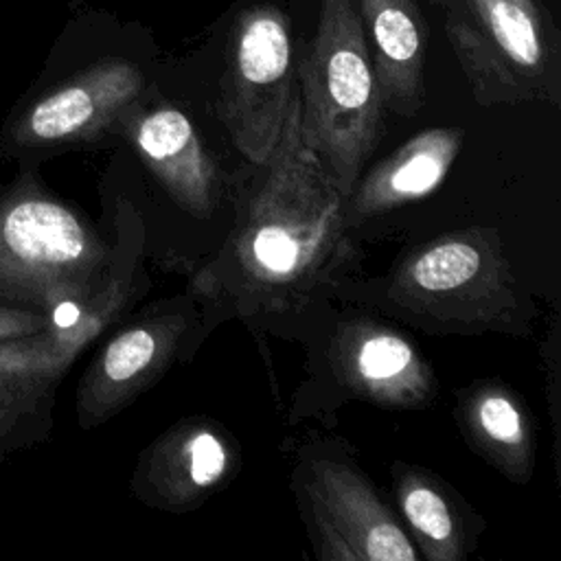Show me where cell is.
<instances>
[{
  "label": "cell",
  "instance_id": "obj_1",
  "mask_svg": "<svg viewBox=\"0 0 561 561\" xmlns=\"http://www.w3.org/2000/svg\"><path fill=\"white\" fill-rule=\"evenodd\" d=\"M250 167L232 232L191 291L243 316H283L309 305L355 256L344 197L302 142L298 92L272 153Z\"/></svg>",
  "mask_w": 561,
  "mask_h": 561
},
{
  "label": "cell",
  "instance_id": "obj_6",
  "mask_svg": "<svg viewBox=\"0 0 561 561\" xmlns=\"http://www.w3.org/2000/svg\"><path fill=\"white\" fill-rule=\"evenodd\" d=\"M478 105H561V37L539 0H440Z\"/></svg>",
  "mask_w": 561,
  "mask_h": 561
},
{
  "label": "cell",
  "instance_id": "obj_9",
  "mask_svg": "<svg viewBox=\"0 0 561 561\" xmlns=\"http://www.w3.org/2000/svg\"><path fill=\"white\" fill-rule=\"evenodd\" d=\"M193 302L153 305L105 340L83 370L75 412L81 430H94L134 403L169 370L193 333Z\"/></svg>",
  "mask_w": 561,
  "mask_h": 561
},
{
  "label": "cell",
  "instance_id": "obj_10",
  "mask_svg": "<svg viewBox=\"0 0 561 561\" xmlns=\"http://www.w3.org/2000/svg\"><path fill=\"white\" fill-rule=\"evenodd\" d=\"M239 467V445L221 423L210 416H186L138 454L129 486L149 508L188 513L232 480Z\"/></svg>",
  "mask_w": 561,
  "mask_h": 561
},
{
  "label": "cell",
  "instance_id": "obj_2",
  "mask_svg": "<svg viewBox=\"0 0 561 561\" xmlns=\"http://www.w3.org/2000/svg\"><path fill=\"white\" fill-rule=\"evenodd\" d=\"M377 305L434 335H530L537 307L495 228L469 226L405 252Z\"/></svg>",
  "mask_w": 561,
  "mask_h": 561
},
{
  "label": "cell",
  "instance_id": "obj_7",
  "mask_svg": "<svg viewBox=\"0 0 561 561\" xmlns=\"http://www.w3.org/2000/svg\"><path fill=\"white\" fill-rule=\"evenodd\" d=\"M296 92L285 13L272 4L243 9L226 48L217 116L245 162L259 164L272 153Z\"/></svg>",
  "mask_w": 561,
  "mask_h": 561
},
{
  "label": "cell",
  "instance_id": "obj_5",
  "mask_svg": "<svg viewBox=\"0 0 561 561\" xmlns=\"http://www.w3.org/2000/svg\"><path fill=\"white\" fill-rule=\"evenodd\" d=\"M145 72L123 55L70 64L57 50L0 123V160L44 162L116 134L140 103Z\"/></svg>",
  "mask_w": 561,
  "mask_h": 561
},
{
  "label": "cell",
  "instance_id": "obj_16",
  "mask_svg": "<svg viewBox=\"0 0 561 561\" xmlns=\"http://www.w3.org/2000/svg\"><path fill=\"white\" fill-rule=\"evenodd\" d=\"M390 478L399 517L419 557L462 561L476 550L484 519L449 482L403 460L390 465Z\"/></svg>",
  "mask_w": 561,
  "mask_h": 561
},
{
  "label": "cell",
  "instance_id": "obj_15",
  "mask_svg": "<svg viewBox=\"0 0 561 561\" xmlns=\"http://www.w3.org/2000/svg\"><path fill=\"white\" fill-rule=\"evenodd\" d=\"M383 107L414 118L425 105L427 24L416 0H357Z\"/></svg>",
  "mask_w": 561,
  "mask_h": 561
},
{
  "label": "cell",
  "instance_id": "obj_12",
  "mask_svg": "<svg viewBox=\"0 0 561 561\" xmlns=\"http://www.w3.org/2000/svg\"><path fill=\"white\" fill-rule=\"evenodd\" d=\"M116 134L129 138L147 169L182 210L197 219H208L217 210L221 195L217 162L182 110L173 105L138 110L134 105L121 118Z\"/></svg>",
  "mask_w": 561,
  "mask_h": 561
},
{
  "label": "cell",
  "instance_id": "obj_14",
  "mask_svg": "<svg viewBox=\"0 0 561 561\" xmlns=\"http://www.w3.org/2000/svg\"><path fill=\"white\" fill-rule=\"evenodd\" d=\"M456 425L486 465L515 484L535 473V419L519 392L502 379H478L456 392Z\"/></svg>",
  "mask_w": 561,
  "mask_h": 561
},
{
  "label": "cell",
  "instance_id": "obj_13",
  "mask_svg": "<svg viewBox=\"0 0 561 561\" xmlns=\"http://www.w3.org/2000/svg\"><path fill=\"white\" fill-rule=\"evenodd\" d=\"M465 142L460 127H430L399 145L388 158L362 171L344 197L351 228L434 193L454 167Z\"/></svg>",
  "mask_w": 561,
  "mask_h": 561
},
{
  "label": "cell",
  "instance_id": "obj_11",
  "mask_svg": "<svg viewBox=\"0 0 561 561\" xmlns=\"http://www.w3.org/2000/svg\"><path fill=\"white\" fill-rule=\"evenodd\" d=\"M331 366L355 397L383 410H423L438 392V379L408 335L373 316L342 318L331 337Z\"/></svg>",
  "mask_w": 561,
  "mask_h": 561
},
{
  "label": "cell",
  "instance_id": "obj_8",
  "mask_svg": "<svg viewBox=\"0 0 561 561\" xmlns=\"http://www.w3.org/2000/svg\"><path fill=\"white\" fill-rule=\"evenodd\" d=\"M291 484L320 561L419 559L397 513L351 458L307 456Z\"/></svg>",
  "mask_w": 561,
  "mask_h": 561
},
{
  "label": "cell",
  "instance_id": "obj_4",
  "mask_svg": "<svg viewBox=\"0 0 561 561\" xmlns=\"http://www.w3.org/2000/svg\"><path fill=\"white\" fill-rule=\"evenodd\" d=\"M302 142L346 197L383 136V101L375 79L357 0H320L316 35L296 66Z\"/></svg>",
  "mask_w": 561,
  "mask_h": 561
},
{
  "label": "cell",
  "instance_id": "obj_17",
  "mask_svg": "<svg viewBox=\"0 0 561 561\" xmlns=\"http://www.w3.org/2000/svg\"><path fill=\"white\" fill-rule=\"evenodd\" d=\"M66 373L48 329L0 344V460L46 440L55 390Z\"/></svg>",
  "mask_w": 561,
  "mask_h": 561
},
{
  "label": "cell",
  "instance_id": "obj_3",
  "mask_svg": "<svg viewBox=\"0 0 561 561\" xmlns=\"http://www.w3.org/2000/svg\"><path fill=\"white\" fill-rule=\"evenodd\" d=\"M42 162H18L0 184V305L66 322L105 283L112 241L46 186Z\"/></svg>",
  "mask_w": 561,
  "mask_h": 561
},
{
  "label": "cell",
  "instance_id": "obj_18",
  "mask_svg": "<svg viewBox=\"0 0 561 561\" xmlns=\"http://www.w3.org/2000/svg\"><path fill=\"white\" fill-rule=\"evenodd\" d=\"M50 327V316L28 307L0 305V344L33 337Z\"/></svg>",
  "mask_w": 561,
  "mask_h": 561
}]
</instances>
